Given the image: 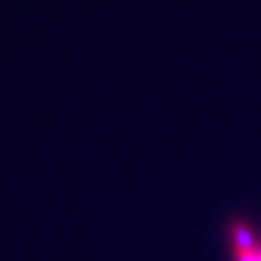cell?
<instances>
[{
    "label": "cell",
    "instance_id": "cell-1",
    "mask_svg": "<svg viewBox=\"0 0 261 261\" xmlns=\"http://www.w3.org/2000/svg\"><path fill=\"white\" fill-rule=\"evenodd\" d=\"M238 254H239V261H259V256H256V254H254V251H253L251 248L239 246Z\"/></svg>",
    "mask_w": 261,
    "mask_h": 261
},
{
    "label": "cell",
    "instance_id": "cell-2",
    "mask_svg": "<svg viewBox=\"0 0 261 261\" xmlns=\"http://www.w3.org/2000/svg\"><path fill=\"white\" fill-rule=\"evenodd\" d=\"M238 239H239V243H241L243 248H251V238H249L248 231H244V229H238Z\"/></svg>",
    "mask_w": 261,
    "mask_h": 261
},
{
    "label": "cell",
    "instance_id": "cell-3",
    "mask_svg": "<svg viewBox=\"0 0 261 261\" xmlns=\"http://www.w3.org/2000/svg\"><path fill=\"white\" fill-rule=\"evenodd\" d=\"M259 261H261V256H259Z\"/></svg>",
    "mask_w": 261,
    "mask_h": 261
}]
</instances>
